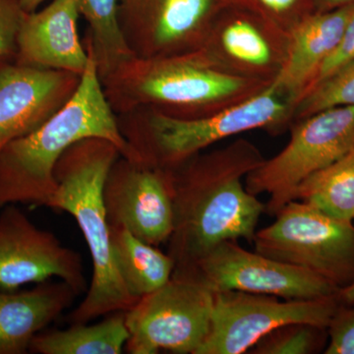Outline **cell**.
Masks as SVG:
<instances>
[{"label": "cell", "instance_id": "1", "mask_svg": "<svg viewBox=\"0 0 354 354\" xmlns=\"http://www.w3.org/2000/svg\"><path fill=\"white\" fill-rule=\"evenodd\" d=\"M264 160L255 144L239 138L171 171L174 230L167 254L174 274L189 271L221 242L253 241L266 205L242 180Z\"/></svg>", "mask_w": 354, "mask_h": 354}, {"label": "cell", "instance_id": "2", "mask_svg": "<svg viewBox=\"0 0 354 354\" xmlns=\"http://www.w3.org/2000/svg\"><path fill=\"white\" fill-rule=\"evenodd\" d=\"M88 53L90 60L71 99L41 127L0 152V209L18 204L46 207L57 187L58 160L81 140H108L121 156L133 158Z\"/></svg>", "mask_w": 354, "mask_h": 354}, {"label": "cell", "instance_id": "3", "mask_svg": "<svg viewBox=\"0 0 354 354\" xmlns=\"http://www.w3.org/2000/svg\"><path fill=\"white\" fill-rule=\"evenodd\" d=\"M120 155L111 141L87 138L70 147L55 167L57 187L46 207L75 218L93 266L85 297L69 314L71 324L90 323L114 312H127L138 301L129 295L116 269L102 194L109 169Z\"/></svg>", "mask_w": 354, "mask_h": 354}, {"label": "cell", "instance_id": "4", "mask_svg": "<svg viewBox=\"0 0 354 354\" xmlns=\"http://www.w3.org/2000/svg\"><path fill=\"white\" fill-rule=\"evenodd\" d=\"M102 84L116 115L150 109L181 120L221 113L271 86L228 73L200 50L177 57L130 58Z\"/></svg>", "mask_w": 354, "mask_h": 354}, {"label": "cell", "instance_id": "5", "mask_svg": "<svg viewBox=\"0 0 354 354\" xmlns=\"http://www.w3.org/2000/svg\"><path fill=\"white\" fill-rule=\"evenodd\" d=\"M297 104L274 86L221 113L181 120L150 109L118 115L132 158L151 167L174 171L197 153L223 140L252 130L274 134L291 127Z\"/></svg>", "mask_w": 354, "mask_h": 354}, {"label": "cell", "instance_id": "6", "mask_svg": "<svg viewBox=\"0 0 354 354\" xmlns=\"http://www.w3.org/2000/svg\"><path fill=\"white\" fill-rule=\"evenodd\" d=\"M256 232V252L304 269L335 288L354 281V223L335 220L298 200Z\"/></svg>", "mask_w": 354, "mask_h": 354}, {"label": "cell", "instance_id": "7", "mask_svg": "<svg viewBox=\"0 0 354 354\" xmlns=\"http://www.w3.org/2000/svg\"><path fill=\"white\" fill-rule=\"evenodd\" d=\"M288 145L245 177V187L270 196L266 213L276 216L305 178L354 151V106L324 109L295 121Z\"/></svg>", "mask_w": 354, "mask_h": 354}, {"label": "cell", "instance_id": "8", "mask_svg": "<svg viewBox=\"0 0 354 354\" xmlns=\"http://www.w3.org/2000/svg\"><path fill=\"white\" fill-rule=\"evenodd\" d=\"M215 291L189 276H176L125 312V351L196 354L211 327Z\"/></svg>", "mask_w": 354, "mask_h": 354}, {"label": "cell", "instance_id": "9", "mask_svg": "<svg viewBox=\"0 0 354 354\" xmlns=\"http://www.w3.org/2000/svg\"><path fill=\"white\" fill-rule=\"evenodd\" d=\"M339 309L335 297L279 299L242 291H215L211 327L196 354H241L272 330L304 323L327 329Z\"/></svg>", "mask_w": 354, "mask_h": 354}, {"label": "cell", "instance_id": "10", "mask_svg": "<svg viewBox=\"0 0 354 354\" xmlns=\"http://www.w3.org/2000/svg\"><path fill=\"white\" fill-rule=\"evenodd\" d=\"M230 0H122L118 25L133 57L153 59L201 50Z\"/></svg>", "mask_w": 354, "mask_h": 354}, {"label": "cell", "instance_id": "11", "mask_svg": "<svg viewBox=\"0 0 354 354\" xmlns=\"http://www.w3.org/2000/svg\"><path fill=\"white\" fill-rule=\"evenodd\" d=\"M189 276L214 291H242L283 299L335 297L339 288L317 274L242 248L237 241L221 242L189 271Z\"/></svg>", "mask_w": 354, "mask_h": 354}, {"label": "cell", "instance_id": "12", "mask_svg": "<svg viewBox=\"0 0 354 354\" xmlns=\"http://www.w3.org/2000/svg\"><path fill=\"white\" fill-rule=\"evenodd\" d=\"M290 32L239 0L216 16L201 50L221 69L272 85L285 64Z\"/></svg>", "mask_w": 354, "mask_h": 354}, {"label": "cell", "instance_id": "13", "mask_svg": "<svg viewBox=\"0 0 354 354\" xmlns=\"http://www.w3.org/2000/svg\"><path fill=\"white\" fill-rule=\"evenodd\" d=\"M59 279L79 295L87 291L82 258L53 232L37 227L17 205L0 213V290Z\"/></svg>", "mask_w": 354, "mask_h": 354}, {"label": "cell", "instance_id": "14", "mask_svg": "<svg viewBox=\"0 0 354 354\" xmlns=\"http://www.w3.org/2000/svg\"><path fill=\"white\" fill-rule=\"evenodd\" d=\"M111 227L124 228L141 241L160 246L174 230L171 171L120 156L104 184Z\"/></svg>", "mask_w": 354, "mask_h": 354}, {"label": "cell", "instance_id": "15", "mask_svg": "<svg viewBox=\"0 0 354 354\" xmlns=\"http://www.w3.org/2000/svg\"><path fill=\"white\" fill-rule=\"evenodd\" d=\"M80 79L71 72L0 64V152L57 113Z\"/></svg>", "mask_w": 354, "mask_h": 354}, {"label": "cell", "instance_id": "16", "mask_svg": "<svg viewBox=\"0 0 354 354\" xmlns=\"http://www.w3.org/2000/svg\"><path fill=\"white\" fill-rule=\"evenodd\" d=\"M79 0H53L26 14L17 39L15 64L82 75L90 60L79 37Z\"/></svg>", "mask_w": 354, "mask_h": 354}, {"label": "cell", "instance_id": "17", "mask_svg": "<svg viewBox=\"0 0 354 354\" xmlns=\"http://www.w3.org/2000/svg\"><path fill=\"white\" fill-rule=\"evenodd\" d=\"M354 4L313 12L290 32V46L283 69L272 84L297 104L309 90L324 62L337 48Z\"/></svg>", "mask_w": 354, "mask_h": 354}, {"label": "cell", "instance_id": "18", "mask_svg": "<svg viewBox=\"0 0 354 354\" xmlns=\"http://www.w3.org/2000/svg\"><path fill=\"white\" fill-rule=\"evenodd\" d=\"M78 293L64 281L29 290H0V354L29 353L34 337L73 304Z\"/></svg>", "mask_w": 354, "mask_h": 354}, {"label": "cell", "instance_id": "19", "mask_svg": "<svg viewBox=\"0 0 354 354\" xmlns=\"http://www.w3.org/2000/svg\"><path fill=\"white\" fill-rule=\"evenodd\" d=\"M111 241L116 269L135 299L150 295L171 279L174 261L158 246L120 227H111Z\"/></svg>", "mask_w": 354, "mask_h": 354}, {"label": "cell", "instance_id": "20", "mask_svg": "<svg viewBox=\"0 0 354 354\" xmlns=\"http://www.w3.org/2000/svg\"><path fill=\"white\" fill-rule=\"evenodd\" d=\"M129 337L125 312L104 320L72 324L68 329L44 330L34 337L29 353L37 354H120Z\"/></svg>", "mask_w": 354, "mask_h": 354}, {"label": "cell", "instance_id": "21", "mask_svg": "<svg viewBox=\"0 0 354 354\" xmlns=\"http://www.w3.org/2000/svg\"><path fill=\"white\" fill-rule=\"evenodd\" d=\"M298 200L335 220H354V151L305 178L293 193Z\"/></svg>", "mask_w": 354, "mask_h": 354}, {"label": "cell", "instance_id": "22", "mask_svg": "<svg viewBox=\"0 0 354 354\" xmlns=\"http://www.w3.org/2000/svg\"><path fill=\"white\" fill-rule=\"evenodd\" d=\"M122 0H79L88 23L86 46L97 64L101 80L133 57L121 35L118 10Z\"/></svg>", "mask_w": 354, "mask_h": 354}, {"label": "cell", "instance_id": "23", "mask_svg": "<svg viewBox=\"0 0 354 354\" xmlns=\"http://www.w3.org/2000/svg\"><path fill=\"white\" fill-rule=\"evenodd\" d=\"M341 106H354V60L304 95L295 106V121Z\"/></svg>", "mask_w": 354, "mask_h": 354}, {"label": "cell", "instance_id": "24", "mask_svg": "<svg viewBox=\"0 0 354 354\" xmlns=\"http://www.w3.org/2000/svg\"><path fill=\"white\" fill-rule=\"evenodd\" d=\"M325 329L310 324L283 326L266 335L251 348L253 354H310L316 353Z\"/></svg>", "mask_w": 354, "mask_h": 354}, {"label": "cell", "instance_id": "25", "mask_svg": "<svg viewBox=\"0 0 354 354\" xmlns=\"http://www.w3.org/2000/svg\"><path fill=\"white\" fill-rule=\"evenodd\" d=\"M290 32L314 12L313 0H239Z\"/></svg>", "mask_w": 354, "mask_h": 354}, {"label": "cell", "instance_id": "26", "mask_svg": "<svg viewBox=\"0 0 354 354\" xmlns=\"http://www.w3.org/2000/svg\"><path fill=\"white\" fill-rule=\"evenodd\" d=\"M26 14L19 0H0V64L15 62L18 35Z\"/></svg>", "mask_w": 354, "mask_h": 354}, {"label": "cell", "instance_id": "27", "mask_svg": "<svg viewBox=\"0 0 354 354\" xmlns=\"http://www.w3.org/2000/svg\"><path fill=\"white\" fill-rule=\"evenodd\" d=\"M326 354H354V307L337 309L329 327Z\"/></svg>", "mask_w": 354, "mask_h": 354}, {"label": "cell", "instance_id": "28", "mask_svg": "<svg viewBox=\"0 0 354 354\" xmlns=\"http://www.w3.org/2000/svg\"><path fill=\"white\" fill-rule=\"evenodd\" d=\"M354 60V10L351 14V18L346 23L344 31L342 32L341 39L337 44V48L333 51L332 55L324 62L318 73H317L315 80L312 84L311 87H315L319 83L327 79L328 77L333 75L337 70L346 66L349 62ZM309 88V90H310ZM308 90V91H309ZM307 91V92H308ZM306 92V93H307ZM305 93V94H306ZM304 97V95H302Z\"/></svg>", "mask_w": 354, "mask_h": 354}, {"label": "cell", "instance_id": "29", "mask_svg": "<svg viewBox=\"0 0 354 354\" xmlns=\"http://www.w3.org/2000/svg\"><path fill=\"white\" fill-rule=\"evenodd\" d=\"M354 4V0H313L314 12L333 10Z\"/></svg>", "mask_w": 354, "mask_h": 354}, {"label": "cell", "instance_id": "30", "mask_svg": "<svg viewBox=\"0 0 354 354\" xmlns=\"http://www.w3.org/2000/svg\"><path fill=\"white\" fill-rule=\"evenodd\" d=\"M337 299L344 304L348 305L354 304V281L348 286H344L337 291Z\"/></svg>", "mask_w": 354, "mask_h": 354}, {"label": "cell", "instance_id": "31", "mask_svg": "<svg viewBox=\"0 0 354 354\" xmlns=\"http://www.w3.org/2000/svg\"><path fill=\"white\" fill-rule=\"evenodd\" d=\"M46 0H19L20 6L26 13L34 12L38 10L41 4H43Z\"/></svg>", "mask_w": 354, "mask_h": 354}, {"label": "cell", "instance_id": "32", "mask_svg": "<svg viewBox=\"0 0 354 354\" xmlns=\"http://www.w3.org/2000/svg\"><path fill=\"white\" fill-rule=\"evenodd\" d=\"M353 223H354V220H353Z\"/></svg>", "mask_w": 354, "mask_h": 354}]
</instances>
